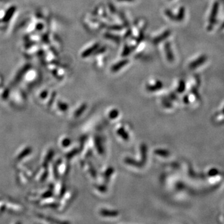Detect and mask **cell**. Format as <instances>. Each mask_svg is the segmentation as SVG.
<instances>
[{"label":"cell","mask_w":224,"mask_h":224,"mask_svg":"<svg viewBox=\"0 0 224 224\" xmlns=\"http://www.w3.org/2000/svg\"><path fill=\"white\" fill-rule=\"evenodd\" d=\"M205 61H206V58H205V56H202V57L198 58L196 61L192 62L190 65V67L191 69L196 68L198 66L202 64H203Z\"/></svg>","instance_id":"4"},{"label":"cell","mask_w":224,"mask_h":224,"mask_svg":"<svg viewBox=\"0 0 224 224\" xmlns=\"http://www.w3.org/2000/svg\"><path fill=\"white\" fill-rule=\"evenodd\" d=\"M128 61L126 59L121 61L118 62H117V64H114L113 66L111 67V70L113 72H117L120 69H121L122 67H123L124 66H125L127 64H128Z\"/></svg>","instance_id":"3"},{"label":"cell","mask_w":224,"mask_h":224,"mask_svg":"<svg viewBox=\"0 0 224 224\" xmlns=\"http://www.w3.org/2000/svg\"><path fill=\"white\" fill-rule=\"evenodd\" d=\"M222 28H224V23H223V24H222Z\"/></svg>","instance_id":"7"},{"label":"cell","mask_w":224,"mask_h":224,"mask_svg":"<svg viewBox=\"0 0 224 224\" xmlns=\"http://www.w3.org/2000/svg\"><path fill=\"white\" fill-rule=\"evenodd\" d=\"M218 5L217 3H215L214 4L211 13V16H210V19H209V28L211 29L212 26H213L214 24H215V20H216V17H217V14L218 13Z\"/></svg>","instance_id":"1"},{"label":"cell","mask_w":224,"mask_h":224,"mask_svg":"<svg viewBox=\"0 0 224 224\" xmlns=\"http://www.w3.org/2000/svg\"><path fill=\"white\" fill-rule=\"evenodd\" d=\"M99 46V44L97 43H95L94 44H93V46H91L90 47H88L87 49H85V50H84L82 53V56L83 58H87L88 56L90 55V54H91L93 51L95 50L97 47Z\"/></svg>","instance_id":"2"},{"label":"cell","mask_w":224,"mask_h":224,"mask_svg":"<svg viewBox=\"0 0 224 224\" xmlns=\"http://www.w3.org/2000/svg\"><path fill=\"white\" fill-rule=\"evenodd\" d=\"M118 1H120V2H126V1L131 2V1H132V0H118Z\"/></svg>","instance_id":"6"},{"label":"cell","mask_w":224,"mask_h":224,"mask_svg":"<svg viewBox=\"0 0 224 224\" xmlns=\"http://www.w3.org/2000/svg\"><path fill=\"white\" fill-rule=\"evenodd\" d=\"M184 14H185V10L183 8H181L179 9V13L177 14V20H178V21H182L183 20Z\"/></svg>","instance_id":"5"}]
</instances>
